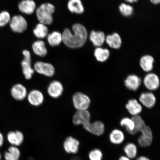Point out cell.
I'll return each mask as SVG.
<instances>
[{
    "label": "cell",
    "instance_id": "cell-1",
    "mask_svg": "<svg viewBox=\"0 0 160 160\" xmlns=\"http://www.w3.org/2000/svg\"><path fill=\"white\" fill-rule=\"evenodd\" d=\"M73 32L69 29H65L62 34V42L70 48H79L85 44L88 37L87 29L80 23H76L72 27Z\"/></svg>",
    "mask_w": 160,
    "mask_h": 160
},
{
    "label": "cell",
    "instance_id": "cell-2",
    "mask_svg": "<svg viewBox=\"0 0 160 160\" xmlns=\"http://www.w3.org/2000/svg\"><path fill=\"white\" fill-rule=\"evenodd\" d=\"M54 6L50 3H43L38 8L36 14L40 23L45 25L51 24L53 21L52 14L54 12Z\"/></svg>",
    "mask_w": 160,
    "mask_h": 160
},
{
    "label": "cell",
    "instance_id": "cell-3",
    "mask_svg": "<svg viewBox=\"0 0 160 160\" xmlns=\"http://www.w3.org/2000/svg\"><path fill=\"white\" fill-rule=\"evenodd\" d=\"M74 107L77 111H85L88 109L91 101L88 96L81 92H77L73 96Z\"/></svg>",
    "mask_w": 160,
    "mask_h": 160
},
{
    "label": "cell",
    "instance_id": "cell-4",
    "mask_svg": "<svg viewBox=\"0 0 160 160\" xmlns=\"http://www.w3.org/2000/svg\"><path fill=\"white\" fill-rule=\"evenodd\" d=\"M22 54L24 59L21 63L22 72L25 79L30 80L35 72L31 66V53L28 50H24L22 52Z\"/></svg>",
    "mask_w": 160,
    "mask_h": 160
},
{
    "label": "cell",
    "instance_id": "cell-5",
    "mask_svg": "<svg viewBox=\"0 0 160 160\" xmlns=\"http://www.w3.org/2000/svg\"><path fill=\"white\" fill-rule=\"evenodd\" d=\"M33 69L38 73L47 77H52L55 72V68L52 64L42 61L36 62Z\"/></svg>",
    "mask_w": 160,
    "mask_h": 160
},
{
    "label": "cell",
    "instance_id": "cell-6",
    "mask_svg": "<svg viewBox=\"0 0 160 160\" xmlns=\"http://www.w3.org/2000/svg\"><path fill=\"white\" fill-rule=\"evenodd\" d=\"M10 27L15 32L23 33L27 28V20L22 16L18 15L14 16L11 20Z\"/></svg>",
    "mask_w": 160,
    "mask_h": 160
},
{
    "label": "cell",
    "instance_id": "cell-7",
    "mask_svg": "<svg viewBox=\"0 0 160 160\" xmlns=\"http://www.w3.org/2000/svg\"><path fill=\"white\" fill-rule=\"evenodd\" d=\"M141 135L138 139V142L142 147L151 145L153 141V133L149 126L146 125L140 131Z\"/></svg>",
    "mask_w": 160,
    "mask_h": 160
},
{
    "label": "cell",
    "instance_id": "cell-8",
    "mask_svg": "<svg viewBox=\"0 0 160 160\" xmlns=\"http://www.w3.org/2000/svg\"><path fill=\"white\" fill-rule=\"evenodd\" d=\"M90 120L91 114L88 110L79 111L76 112L73 115L72 122L75 125H82L84 127L91 122Z\"/></svg>",
    "mask_w": 160,
    "mask_h": 160
},
{
    "label": "cell",
    "instance_id": "cell-9",
    "mask_svg": "<svg viewBox=\"0 0 160 160\" xmlns=\"http://www.w3.org/2000/svg\"><path fill=\"white\" fill-rule=\"evenodd\" d=\"M143 83L147 89L150 91H155L159 88L160 79L156 74L149 73L145 76L143 79Z\"/></svg>",
    "mask_w": 160,
    "mask_h": 160
},
{
    "label": "cell",
    "instance_id": "cell-10",
    "mask_svg": "<svg viewBox=\"0 0 160 160\" xmlns=\"http://www.w3.org/2000/svg\"><path fill=\"white\" fill-rule=\"evenodd\" d=\"M63 89V86L61 82L55 80L50 83L48 87L47 92L50 97L57 99L62 94Z\"/></svg>",
    "mask_w": 160,
    "mask_h": 160
},
{
    "label": "cell",
    "instance_id": "cell-11",
    "mask_svg": "<svg viewBox=\"0 0 160 160\" xmlns=\"http://www.w3.org/2000/svg\"><path fill=\"white\" fill-rule=\"evenodd\" d=\"M27 97L30 104L35 107L41 105L44 100L43 94L38 90H32L28 94Z\"/></svg>",
    "mask_w": 160,
    "mask_h": 160
},
{
    "label": "cell",
    "instance_id": "cell-12",
    "mask_svg": "<svg viewBox=\"0 0 160 160\" xmlns=\"http://www.w3.org/2000/svg\"><path fill=\"white\" fill-rule=\"evenodd\" d=\"M86 131L92 134L100 136L103 134L105 131V125L101 121H96L83 127Z\"/></svg>",
    "mask_w": 160,
    "mask_h": 160
},
{
    "label": "cell",
    "instance_id": "cell-13",
    "mask_svg": "<svg viewBox=\"0 0 160 160\" xmlns=\"http://www.w3.org/2000/svg\"><path fill=\"white\" fill-rule=\"evenodd\" d=\"M11 94L14 99L18 101H22L27 97V90L24 86L18 83L12 88Z\"/></svg>",
    "mask_w": 160,
    "mask_h": 160
},
{
    "label": "cell",
    "instance_id": "cell-14",
    "mask_svg": "<svg viewBox=\"0 0 160 160\" xmlns=\"http://www.w3.org/2000/svg\"><path fill=\"white\" fill-rule=\"evenodd\" d=\"M79 142L72 137H68L63 143V148L68 153H77L79 151Z\"/></svg>",
    "mask_w": 160,
    "mask_h": 160
},
{
    "label": "cell",
    "instance_id": "cell-15",
    "mask_svg": "<svg viewBox=\"0 0 160 160\" xmlns=\"http://www.w3.org/2000/svg\"><path fill=\"white\" fill-rule=\"evenodd\" d=\"M142 83V80L137 75L132 74L128 76L124 81L125 87L129 90L136 91L139 89Z\"/></svg>",
    "mask_w": 160,
    "mask_h": 160
},
{
    "label": "cell",
    "instance_id": "cell-16",
    "mask_svg": "<svg viewBox=\"0 0 160 160\" xmlns=\"http://www.w3.org/2000/svg\"><path fill=\"white\" fill-rule=\"evenodd\" d=\"M7 139L12 146L18 147L23 143L24 137L21 132L17 131L9 132L7 135Z\"/></svg>",
    "mask_w": 160,
    "mask_h": 160
},
{
    "label": "cell",
    "instance_id": "cell-17",
    "mask_svg": "<svg viewBox=\"0 0 160 160\" xmlns=\"http://www.w3.org/2000/svg\"><path fill=\"white\" fill-rule=\"evenodd\" d=\"M89 38L94 46L99 47L105 42L106 36L103 32L92 31L90 33Z\"/></svg>",
    "mask_w": 160,
    "mask_h": 160
},
{
    "label": "cell",
    "instance_id": "cell-18",
    "mask_svg": "<svg viewBox=\"0 0 160 160\" xmlns=\"http://www.w3.org/2000/svg\"><path fill=\"white\" fill-rule=\"evenodd\" d=\"M18 8L21 12L30 15L35 11L36 5L33 0H23L19 4Z\"/></svg>",
    "mask_w": 160,
    "mask_h": 160
},
{
    "label": "cell",
    "instance_id": "cell-19",
    "mask_svg": "<svg viewBox=\"0 0 160 160\" xmlns=\"http://www.w3.org/2000/svg\"><path fill=\"white\" fill-rule=\"evenodd\" d=\"M105 42L110 48L115 49H119L122 44L121 36L117 32L113 33L106 37Z\"/></svg>",
    "mask_w": 160,
    "mask_h": 160
},
{
    "label": "cell",
    "instance_id": "cell-20",
    "mask_svg": "<svg viewBox=\"0 0 160 160\" xmlns=\"http://www.w3.org/2000/svg\"><path fill=\"white\" fill-rule=\"evenodd\" d=\"M142 104L148 108H151L155 106L156 102L155 96L151 92L142 93L139 97Z\"/></svg>",
    "mask_w": 160,
    "mask_h": 160
},
{
    "label": "cell",
    "instance_id": "cell-21",
    "mask_svg": "<svg viewBox=\"0 0 160 160\" xmlns=\"http://www.w3.org/2000/svg\"><path fill=\"white\" fill-rule=\"evenodd\" d=\"M67 6L72 13L81 15L84 12V8L81 0H69Z\"/></svg>",
    "mask_w": 160,
    "mask_h": 160
},
{
    "label": "cell",
    "instance_id": "cell-22",
    "mask_svg": "<svg viewBox=\"0 0 160 160\" xmlns=\"http://www.w3.org/2000/svg\"><path fill=\"white\" fill-rule=\"evenodd\" d=\"M32 49L36 55L41 57H44L47 55L48 50L46 47L44 42L42 40H38L33 43Z\"/></svg>",
    "mask_w": 160,
    "mask_h": 160
},
{
    "label": "cell",
    "instance_id": "cell-23",
    "mask_svg": "<svg viewBox=\"0 0 160 160\" xmlns=\"http://www.w3.org/2000/svg\"><path fill=\"white\" fill-rule=\"evenodd\" d=\"M126 108L130 114L133 116L139 115L142 110L141 105L135 99H130L126 104Z\"/></svg>",
    "mask_w": 160,
    "mask_h": 160
},
{
    "label": "cell",
    "instance_id": "cell-24",
    "mask_svg": "<svg viewBox=\"0 0 160 160\" xmlns=\"http://www.w3.org/2000/svg\"><path fill=\"white\" fill-rule=\"evenodd\" d=\"M154 59L152 56L145 55L140 60V65L142 69L146 72H149L153 69Z\"/></svg>",
    "mask_w": 160,
    "mask_h": 160
},
{
    "label": "cell",
    "instance_id": "cell-25",
    "mask_svg": "<svg viewBox=\"0 0 160 160\" xmlns=\"http://www.w3.org/2000/svg\"><path fill=\"white\" fill-rule=\"evenodd\" d=\"M109 138L110 141L112 143L119 145L124 141L125 137L122 131L119 129H115L110 133Z\"/></svg>",
    "mask_w": 160,
    "mask_h": 160
},
{
    "label": "cell",
    "instance_id": "cell-26",
    "mask_svg": "<svg viewBox=\"0 0 160 160\" xmlns=\"http://www.w3.org/2000/svg\"><path fill=\"white\" fill-rule=\"evenodd\" d=\"M47 41L52 47L59 46L62 42V34L58 31H54L48 35Z\"/></svg>",
    "mask_w": 160,
    "mask_h": 160
},
{
    "label": "cell",
    "instance_id": "cell-27",
    "mask_svg": "<svg viewBox=\"0 0 160 160\" xmlns=\"http://www.w3.org/2000/svg\"><path fill=\"white\" fill-rule=\"evenodd\" d=\"M94 55L98 61L104 62L108 59L110 55L109 49L97 47L94 52Z\"/></svg>",
    "mask_w": 160,
    "mask_h": 160
},
{
    "label": "cell",
    "instance_id": "cell-28",
    "mask_svg": "<svg viewBox=\"0 0 160 160\" xmlns=\"http://www.w3.org/2000/svg\"><path fill=\"white\" fill-rule=\"evenodd\" d=\"M21 152L16 146L10 147L4 154L5 160H19L21 157Z\"/></svg>",
    "mask_w": 160,
    "mask_h": 160
},
{
    "label": "cell",
    "instance_id": "cell-29",
    "mask_svg": "<svg viewBox=\"0 0 160 160\" xmlns=\"http://www.w3.org/2000/svg\"><path fill=\"white\" fill-rule=\"evenodd\" d=\"M134 123V128L132 131L129 132V133L132 135L137 134L146 125L144 121L139 115L133 116L132 118Z\"/></svg>",
    "mask_w": 160,
    "mask_h": 160
},
{
    "label": "cell",
    "instance_id": "cell-30",
    "mask_svg": "<svg viewBox=\"0 0 160 160\" xmlns=\"http://www.w3.org/2000/svg\"><path fill=\"white\" fill-rule=\"evenodd\" d=\"M48 33V29L47 26L43 23H40L36 25L33 30V33L36 37L41 39L47 37Z\"/></svg>",
    "mask_w": 160,
    "mask_h": 160
},
{
    "label": "cell",
    "instance_id": "cell-31",
    "mask_svg": "<svg viewBox=\"0 0 160 160\" xmlns=\"http://www.w3.org/2000/svg\"><path fill=\"white\" fill-rule=\"evenodd\" d=\"M123 150L126 156L130 159H133L137 157V148L134 144L132 143L127 144L124 148Z\"/></svg>",
    "mask_w": 160,
    "mask_h": 160
},
{
    "label": "cell",
    "instance_id": "cell-32",
    "mask_svg": "<svg viewBox=\"0 0 160 160\" xmlns=\"http://www.w3.org/2000/svg\"><path fill=\"white\" fill-rule=\"evenodd\" d=\"M119 9L121 14L127 17L132 15L134 11L133 8L132 6L123 3L119 6Z\"/></svg>",
    "mask_w": 160,
    "mask_h": 160
},
{
    "label": "cell",
    "instance_id": "cell-33",
    "mask_svg": "<svg viewBox=\"0 0 160 160\" xmlns=\"http://www.w3.org/2000/svg\"><path fill=\"white\" fill-rule=\"evenodd\" d=\"M120 125L121 127H124L128 132L132 131L134 128V123L132 119L129 118L125 117L122 119L120 121Z\"/></svg>",
    "mask_w": 160,
    "mask_h": 160
},
{
    "label": "cell",
    "instance_id": "cell-34",
    "mask_svg": "<svg viewBox=\"0 0 160 160\" xmlns=\"http://www.w3.org/2000/svg\"><path fill=\"white\" fill-rule=\"evenodd\" d=\"M90 160H102L103 158V153L101 150L95 149L90 152L89 154Z\"/></svg>",
    "mask_w": 160,
    "mask_h": 160
},
{
    "label": "cell",
    "instance_id": "cell-35",
    "mask_svg": "<svg viewBox=\"0 0 160 160\" xmlns=\"http://www.w3.org/2000/svg\"><path fill=\"white\" fill-rule=\"evenodd\" d=\"M11 21V16L7 11H3L0 13V27L7 25Z\"/></svg>",
    "mask_w": 160,
    "mask_h": 160
},
{
    "label": "cell",
    "instance_id": "cell-36",
    "mask_svg": "<svg viewBox=\"0 0 160 160\" xmlns=\"http://www.w3.org/2000/svg\"><path fill=\"white\" fill-rule=\"evenodd\" d=\"M4 139L3 136L1 132H0V148L3 145L4 143Z\"/></svg>",
    "mask_w": 160,
    "mask_h": 160
},
{
    "label": "cell",
    "instance_id": "cell-37",
    "mask_svg": "<svg viewBox=\"0 0 160 160\" xmlns=\"http://www.w3.org/2000/svg\"><path fill=\"white\" fill-rule=\"evenodd\" d=\"M150 2L154 5H158L159 4L160 0H149Z\"/></svg>",
    "mask_w": 160,
    "mask_h": 160
},
{
    "label": "cell",
    "instance_id": "cell-38",
    "mask_svg": "<svg viewBox=\"0 0 160 160\" xmlns=\"http://www.w3.org/2000/svg\"><path fill=\"white\" fill-rule=\"evenodd\" d=\"M137 160H150V159L145 156H141V157L137 158Z\"/></svg>",
    "mask_w": 160,
    "mask_h": 160
},
{
    "label": "cell",
    "instance_id": "cell-39",
    "mask_svg": "<svg viewBox=\"0 0 160 160\" xmlns=\"http://www.w3.org/2000/svg\"><path fill=\"white\" fill-rule=\"evenodd\" d=\"M119 160H131V159L127 156H122L119 158Z\"/></svg>",
    "mask_w": 160,
    "mask_h": 160
},
{
    "label": "cell",
    "instance_id": "cell-40",
    "mask_svg": "<svg viewBox=\"0 0 160 160\" xmlns=\"http://www.w3.org/2000/svg\"><path fill=\"white\" fill-rule=\"evenodd\" d=\"M128 3H132L137 2L139 0H125Z\"/></svg>",
    "mask_w": 160,
    "mask_h": 160
},
{
    "label": "cell",
    "instance_id": "cell-41",
    "mask_svg": "<svg viewBox=\"0 0 160 160\" xmlns=\"http://www.w3.org/2000/svg\"><path fill=\"white\" fill-rule=\"evenodd\" d=\"M2 157L1 153V152H0V160H1Z\"/></svg>",
    "mask_w": 160,
    "mask_h": 160
}]
</instances>
